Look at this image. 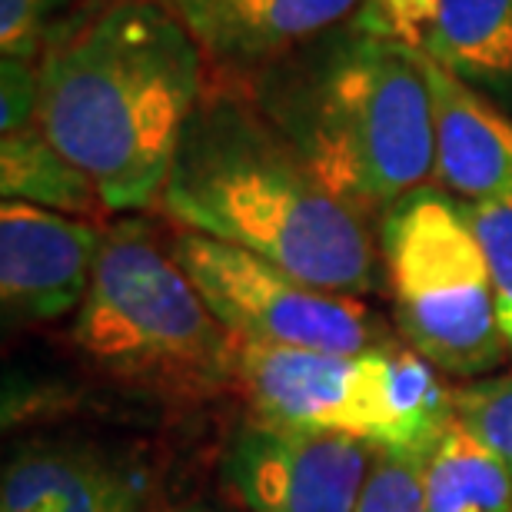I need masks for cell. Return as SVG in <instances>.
Instances as JSON below:
<instances>
[{
	"label": "cell",
	"instance_id": "8fae6325",
	"mask_svg": "<svg viewBox=\"0 0 512 512\" xmlns=\"http://www.w3.org/2000/svg\"><path fill=\"white\" fill-rule=\"evenodd\" d=\"M433 97L436 180L463 203L512 197V114L423 54Z\"/></svg>",
	"mask_w": 512,
	"mask_h": 512
},
{
	"label": "cell",
	"instance_id": "7402d4cb",
	"mask_svg": "<svg viewBox=\"0 0 512 512\" xmlns=\"http://www.w3.org/2000/svg\"><path fill=\"white\" fill-rule=\"evenodd\" d=\"M157 512H220V509L210 506V503H200V499H193V503H177V506H167V509H157Z\"/></svg>",
	"mask_w": 512,
	"mask_h": 512
},
{
	"label": "cell",
	"instance_id": "9a60e30c",
	"mask_svg": "<svg viewBox=\"0 0 512 512\" xmlns=\"http://www.w3.org/2000/svg\"><path fill=\"white\" fill-rule=\"evenodd\" d=\"M117 459L97 443H47L27 449L4 469L0 512H60Z\"/></svg>",
	"mask_w": 512,
	"mask_h": 512
},
{
	"label": "cell",
	"instance_id": "277c9868",
	"mask_svg": "<svg viewBox=\"0 0 512 512\" xmlns=\"http://www.w3.org/2000/svg\"><path fill=\"white\" fill-rule=\"evenodd\" d=\"M80 356L120 386L210 399L237 383V340L147 220L104 230L94 280L74 313Z\"/></svg>",
	"mask_w": 512,
	"mask_h": 512
},
{
	"label": "cell",
	"instance_id": "5bb4252c",
	"mask_svg": "<svg viewBox=\"0 0 512 512\" xmlns=\"http://www.w3.org/2000/svg\"><path fill=\"white\" fill-rule=\"evenodd\" d=\"M426 512H512V473L459 423L426 459Z\"/></svg>",
	"mask_w": 512,
	"mask_h": 512
},
{
	"label": "cell",
	"instance_id": "7c38bea8",
	"mask_svg": "<svg viewBox=\"0 0 512 512\" xmlns=\"http://www.w3.org/2000/svg\"><path fill=\"white\" fill-rule=\"evenodd\" d=\"M419 50L512 110V0H439Z\"/></svg>",
	"mask_w": 512,
	"mask_h": 512
},
{
	"label": "cell",
	"instance_id": "8992f818",
	"mask_svg": "<svg viewBox=\"0 0 512 512\" xmlns=\"http://www.w3.org/2000/svg\"><path fill=\"white\" fill-rule=\"evenodd\" d=\"M173 253L233 340L316 353H363L389 340L360 296L313 286L203 233L180 230Z\"/></svg>",
	"mask_w": 512,
	"mask_h": 512
},
{
	"label": "cell",
	"instance_id": "ffe728a7",
	"mask_svg": "<svg viewBox=\"0 0 512 512\" xmlns=\"http://www.w3.org/2000/svg\"><path fill=\"white\" fill-rule=\"evenodd\" d=\"M436 14L439 0H363L353 14V27L406 47H423Z\"/></svg>",
	"mask_w": 512,
	"mask_h": 512
},
{
	"label": "cell",
	"instance_id": "6da1fadb",
	"mask_svg": "<svg viewBox=\"0 0 512 512\" xmlns=\"http://www.w3.org/2000/svg\"><path fill=\"white\" fill-rule=\"evenodd\" d=\"M37 117L107 213L160 207L203 100V50L163 0H110L37 64Z\"/></svg>",
	"mask_w": 512,
	"mask_h": 512
},
{
	"label": "cell",
	"instance_id": "9c48e42d",
	"mask_svg": "<svg viewBox=\"0 0 512 512\" xmlns=\"http://www.w3.org/2000/svg\"><path fill=\"white\" fill-rule=\"evenodd\" d=\"M104 230L94 220L4 200L0 207V303L7 320L57 323L77 313L94 280Z\"/></svg>",
	"mask_w": 512,
	"mask_h": 512
},
{
	"label": "cell",
	"instance_id": "d6986e66",
	"mask_svg": "<svg viewBox=\"0 0 512 512\" xmlns=\"http://www.w3.org/2000/svg\"><path fill=\"white\" fill-rule=\"evenodd\" d=\"M153 469L143 459L120 456L104 476L70 499L60 512H147L153 499Z\"/></svg>",
	"mask_w": 512,
	"mask_h": 512
},
{
	"label": "cell",
	"instance_id": "ac0fdd59",
	"mask_svg": "<svg viewBox=\"0 0 512 512\" xmlns=\"http://www.w3.org/2000/svg\"><path fill=\"white\" fill-rule=\"evenodd\" d=\"M426 459L376 453L356 512H426Z\"/></svg>",
	"mask_w": 512,
	"mask_h": 512
},
{
	"label": "cell",
	"instance_id": "5b68a950",
	"mask_svg": "<svg viewBox=\"0 0 512 512\" xmlns=\"http://www.w3.org/2000/svg\"><path fill=\"white\" fill-rule=\"evenodd\" d=\"M380 260L396 330L456 380H483L506 363L496 286L466 203L419 187L380 217Z\"/></svg>",
	"mask_w": 512,
	"mask_h": 512
},
{
	"label": "cell",
	"instance_id": "52a82bcc",
	"mask_svg": "<svg viewBox=\"0 0 512 512\" xmlns=\"http://www.w3.org/2000/svg\"><path fill=\"white\" fill-rule=\"evenodd\" d=\"M383 343L363 353H316L237 340L233 389L260 419L353 436L380 449Z\"/></svg>",
	"mask_w": 512,
	"mask_h": 512
},
{
	"label": "cell",
	"instance_id": "44dd1931",
	"mask_svg": "<svg viewBox=\"0 0 512 512\" xmlns=\"http://www.w3.org/2000/svg\"><path fill=\"white\" fill-rule=\"evenodd\" d=\"M47 0H0V60L40 64Z\"/></svg>",
	"mask_w": 512,
	"mask_h": 512
},
{
	"label": "cell",
	"instance_id": "30bf717a",
	"mask_svg": "<svg viewBox=\"0 0 512 512\" xmlns=\"http://www.w3.org/2000/svg\"><path fill=\"white\" fill-rule=\"evenodd\" d=\"M203 54L230 67H273L353 17L363 0H163Z\"/></svg>",
	"mask_w": 512,
	"mask_h": 512
},
{
	"label": "cell",
	"instance_id": "7a4b0ae2",
	"mask_svg": "<svg viewBox=\"0 0 512 512\" xmlns=\"http://www.w3.org/2000/svg\"><path fill=\"white\" fill-rule=\"evenodd\" d=\"M160 210L323 290H380L370 220L326 190L263 110L237 94L217 90L193 110Z\"/></svg>",
	"mask_w": 512,
	"mask_h": 512
},
{
	"label": "cell",
	"instance_id": "3957f363",
	"mask_svg": "<svg viewBox=\"0 0 512 512\" xmlns=\"http://www.w3.org/2000/svg\"><path fill=\"white\" fill-rule=\"evenodd\" d=\"M256 107L356 213H383L436 177L423 50L330 30L266 70Z\"/></svg>",
	"mask_w": 512,
	"mask_h": 512
},
{
	"label": "cell",
	"instance_id": "e0dca14e",
	"mask_svg": "<svg viewBox=\"0 0 512 512\" xmlns=\"http://www.w3.org/2000/svg\"><path fill=\"white\" fill-rule=\"evenodd\" d=\"M466 213L486 250L489 273H493V286H496L499 330H503L512 356V197L466 203Z\"/></svg>",
	"mask_w": 512,
	"mask_h": 512
},
{
	"label": "cell",
	"instance_id": "ba28073f",
	"mask_svg": "<svg viewBox=\"0 0 512 512\" xmlns=\"http://www.w3.org/2000/svg\"><path fill=\"white\" fill-rule=\"evenodd\" d=\"M373 459L363 439L253 416L233 433L223 476L247 512H356Z\"/></svg>",
	"mask_w": 512,
	"mask_h": 512
},
{
	"label": "cell",
	"instance_id": "2e32d148",
	"mask_svg": "<svg viewBox=\"0 0 512 512\" xmlns=\"http://www.w3.org/2000/svg\"><path fill=\"white\" fill-rule=\"evenodd\" d=\"M456 419L483 439L512 473V373L456 386Z\"/></svg>",
	"mask_w": 512,
	"mask_h": 512
},
{
	"label": "cell",
	"instance_id": "4fadbf2b",
	"mask_svg": "<svg viewBox=\"0 0 512 512\" xmlns=\"http://www.w3.org/2000/svg\"><path fill=\"white\" fill-rule=\"evenodd\" d=\"M0 193L4 200H24L67 217L94 220L107 213L90 177L50 143L40 120L0 133Z\"/></svg>",
	"mask_w": 512,
	"mask_h": 512
}]
</instances>
